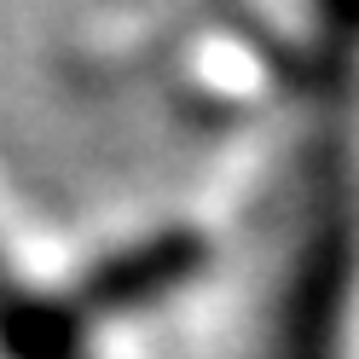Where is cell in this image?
I'll use <instances>...</instances> for the list:
<instances>
[{
  "instance_id": "1",
  "label": "cell",
  "mask_w": 359,
  "mask_h": 359,
  "mask_svg": "<svg viewBox=\"0 0 359 359\" xmlns=\"http://www.w3.org/2000/svg\"><path fill=\"white\" fill-rule=\"evenodd\" d=\"M359 41L325 35L307 47L313 145L302 151L290 243L261 302L250 359H353L359 313Z\"/></svg>"
}]
</instances>
